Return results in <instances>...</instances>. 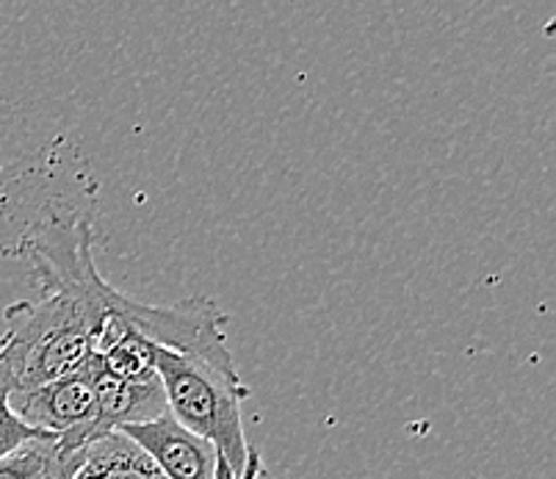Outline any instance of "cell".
Listing matches in <instances>:
<instances>
[{"label": "cell", "instance_id": "obj_7", "mask_svg": "<svg viewBox=\"0 0 556 479\" xmlns=\"http://www.w3.org/2000/svg\"><path fill=\"white\" fill-rule=\"evenodd\" d=\"M73 452L59 438H37L0 457V479H64Z\"/></svg>", "mask_w": 556, "mask_h": 479}, {"label": "cell", "instance_id": "obj_2", "mask_svg": "<svg viewBox=\"0 0 556 479\" xmlns=\"http://www.w3.org/2000/svg\"><path fill=\"white\" fill-rule=\"evenodd\" d=\"M155 375L164 388L169 416L194 436L214 443L216 455L241 479L250 443L241 421V402L250 388L239 369H225L205 357L155 346Z\"/></svg>", "mask_w": 556, "mask_h": 479}, {"label": "cell", "instance_id": "obj_1", "mask_svg": "<svg viewBox=\"0 0 556 479\" xmlns=\"http://www.w3.org/2000/svg\"><path fill=\"white\" fill-rule=\"evenodd\" d=\"M0 361L12 377V393L75 375L92 363L94 316L75 297L42 291L39 300L14 302L3 311Z\"/></svg>", "mask_w": 556, "mask_h": 479}, {"label": "cell", "instance_id": "obj_4", "mask_svg": "<svg viewBox=\"0 0 556 479\" xmlns=\"http://www.w3.org/2000/svg\"><path fill=\"white\" fill-rule=\"evenodd\" d=\"M116 432L130 438L166 479H216L219 474L222 461L214 443L186 430L169 413L148 425L123 427Z\"/></svg>", "mask_w": 556, "mask_h": 479}, {"label": "cell", "instance_id": "obj_3", "mask_svg": "<svg viewBox=\"0 0 556 479\" xmlns=\"http://www.w3.org/2000/svg\"><path fill=\"white\" fill-rule=\"evenodd\" d=\"M9 405L25 427L37 430L39 436L59 438L67 449H80L105 436L98 416L92 363L34 391L12 393Z\"/></svg>", "mask_w": 556, "mask_h": 479}, {"label": "cell", "instance_id": "obj_6", "mask_svg": "<svg viewBox=\"0 0 556 479\" xmlns=\"http://www.w3.org/2000/svg\"><path fill=\"white\" fill-rule=\"evenodd\" d=\"M64 479H166L130 438L105 432L92 443L75 449Z\"/></svg>", "mask_w": 556, "mask_h": 479}, {"label": "cell", "instance_id": "obj_9", "mask_svg": "<svg viewBox=\"0 0 556 479\" xmlns=\"http://www.w3.org/2000/svg\"><path fill=\"white\" fill-rule=\"evenodd\" d=\"M241 479H266V468H263L261 455H257L252 446L250 452H247V466H244V474H241Z\"/></svg>", "mask_w": 556, "mask_h": 479}, {"label": "cell", "instance_id": "obj_8", "mask_svg": "<svg viewBox=\"0 0 556 479\" xmlns=\"http://www.w3.org/2000/svg\"><path fill=\"white\" fill-rule=\"evenodd\" d=\"M9 396H12V377H9L7 363L0 361V457H7L9 452L20 449L23 443L37 441V438H48L39 436L37 430H31V427H25L23 421H20L17 413L9 405Z\"/></svg>", "mask_w": 556, "mask_h": 479}, {"label": "cell", "instance_id": "obj_5", "mask_svg": "<svg viewBox=\"0 0 556 479\" xmlns=\"http://www.w3.org/2000/svg\"><path fill=\"white\" fill-rule=\"evenodd\" d=\"M94 391H98V416L103 432L123 430V427L148 425L155 418L166 416L164 388L161 380L153 382H128L100 371L92 361Z\"/></svg>", "mask_w": 556, "mask_h": 479}]
</instances>
